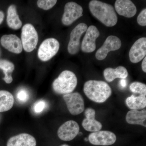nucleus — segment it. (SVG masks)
Masks as SVG:
<instances>
[{"mask_svg": "<svg viewBox=\"0 0 146 146\" xmlns=\"http://www.w3.org/2000/svg\"><path fill=\"white\" fill-rule=\"evenodd\" d=\"M89 9L92 15L106 26L113 27L117 23V16L111 5L93 0L89 2Z\"/></svg>", "mask_w": 146, "mask_h": 146, "instance_id": "1", "label": "nucleus"}, {"mask_svg": "<svg viewBox=\"0 0 146 146\" xmlns=\"http://www.w3.org/2000/svg\"><path fill=\"white\" fill-rule=\"evenodd\" d=\"M83 91L89 100L97 103L106 101L112 95L111 87L101 80H89L84 85Z\"/></svg>", "mask_w": 146, "mask_h": 146, "instance_id": "2", "label": "nucleus"}, {"mask_svg": "<svg viewBox=\"0 0 146 146\" xmlns=\"http://www.w3.org/2000/svg\"><path fill=\"white\" fill-rule=\"evenodd\" d=\"M77 83V78L74 73L72 71L65 70L54 80L52 83V89L56 94L66 95L72 93Z\"/></svg>", "mask_w": 146, "mask_h": 146, "instance_id": "3", "label": "nucleus"}, {"mask_svg": "<svg viewBox=\"0 0 146 146\" xmlns=\"http://www.w3.org/2000/svg\"><path fill=\"white\" fill-rule=\"evenodd\" d=\"M21 41L23 48L27 52H31L36 48L38 42V33L31 24H27L23 27Z\"/></svg>", "mask_w": 146, "mask_h": 146, "instance_id": "4", "label": "nucleus"}, {"mask_svg": "<svg viewBox=\"0 0 146 146\" xmlns=\"http://www.w3.org/2000/svg\"><path fill=\"white\" fill-rule=\"evenodd\" d=\"M59 48L60 44L57 39L54 38L45 39L39 47L38 57L44 62L48 61L57 53Z\"/></svg>", "mask_w": 146, "mask_h": 146, "instance_id": "5", "label": "nucleus"}, {"mask_svg": "<svg viewBox=\"0 0 146 146\" xmlns=\"http://www.w3.org/2000/svg\"><path fill=\"white\" fill-rule=\"evenodd\" d=\"M63 98L71 115H78L84 111V100L81 94L78 92L63 95Z\"/></svg>", "mask_w": 146, "mask_h": 146, "instance_id": "6", "label": "nucleus"}, {"mask_svg": "<svg viewBox=\"0 0 146 146\" xmlns=\"http://www.w3.org/2000/svg\"><path fill=\"white\" fill-rule=\"evenodd\" d=\"M83 8L81 6L74 2L65 4L62 23L65 26L70 25L78 18L83 16Z\"/></svg>", "mask_w": 146, "mask_h": 146, "instance_id": "7", "label": "nucleus"}, {"mask_svg": "<svg viewBox=\"0 0 146 146\" xmlns=\"http://www.w3.org/2000/svg\"><path fill=\"white\" fill-rule=\"evenodd\" d=\"M88 141L92 145L96 146H109L115 143L116 135L109 131H99L89 134Z\"/></svg>", "mask_w": 146, "mask_h": 146, "instance_id": "8", "label": "nucleus"}, {"mask_svg": "<svg viewBox=\"0 0 146 146\" xmlns=\"http://www.w3.org/2000/svg\"><path fill=\"white\" fill-rule=\"evenodd\" d=\"M88 28L87 25L84 23L78 25L72 31L68 43V50L70 54H76L80 48V39L82 35Z\"/></svg>", "mask_w": 146, "mask_h": 146, "instance_id": "9", "label": "nucleus"}, {"mask_svg": "<svg viewBox=\"0 0 146 146\" xmlns=\"http://www.w3.org/2000/svg\"><path fill=\"white\" fill-rule=\"evenodd\" d=\"M121 40L117 36L110 35L106 38L103 45L97 51L96 57L98 60H103L110 51L119 49L121 46Z\"/></svg>", "mask_w": 146, "mask_h": 146, "instance_id": "10", "label": "nucleus"}, {"mask_svg": "<svg viewBox=\"0 0 146 146\" xmlns=\"http://www.w3.org/2000/svg\"><path fill=\"white\" fill-rule=\"evenodd\" d=\"M79 131L78 124L75 121L70 120L65 122L59 127L58 136L62 141H70L77 136Z\"/></svg>", "mask_w": 146, "mask_h": 146, "instance_id": "11", "label": "nucleus"}, {"mask_svg": "<svg viewBox=\"0 0 146 146\" xmlns=\"http://www.w3.org/2000/svg\"><path fill=\"white\" fill-rule=\"evenodd\" d=\"M100 35V32L96 27L94 25L89 26L86 30V34L82 43V51L86 53L94 52L96 47V40Z\"/></svg>", "mask_w": 146, "mask_h": 146, "instance_id": "12", "label": "nucleus"}, {"mask_svg": "<svg viewBox=\"0 0 146 146\" xmlns=\"http://www.w3.org/2000/svg\"><path fill=\"white\" fill-rule=\"evenodd\" d=\"M146 38L141 37L133 44L129 50V59L131 63H138L145 57Z\"/></svg>", "mask_w": 146, "mask_h": 146, "instance_id": "13", "label": "nucleus"}, {"mask_svg": "<svg viewBox=\"0 0 146 146\" xmlns=\"http://www.w3.org/2000/svg\"><path fill=\"white\" fill-rule=\"evenodd\" d=\"M96 112L95 110L91 108L85 109L84 115L85 118L82 121V127L85 130L90 132L99 131L102 127L101 123L95 119Z\"/></svg>", "mask_w": 146, "mask_h": 146, "instance_id": "14", "label": "nucleus"}, {"mask_svg": "<svg viewBox=\"0 0 146 146\" xmlns=\"http://www.w3.org/2000/svg\"><path fill=\"white\" fill-rule=\"evenodd\" d=\"M1 43L6 49L13 53L19 54L23 51V47L21 40L15 35H3L1 37Z\"/></svg>", "mask_w": 146, "mask_h": 146, "instance_id": "15", "label": "nucleus"}, {"mask_svg": "<svg viewBox=\"0 0 146 146\" xmlns=\"http://www.w3.org/2000/svg\"><path fill=\"white\" fill-rule=\"evenodd\" d=\"M115 10L120 16L130 18L136 15L137 8L130 0H117L115 1Z\"/></svg>", "mask_w": 146, "mask_h": 146, "instance_id": "16", "label": "nucleus"}, {"mask_svg": "<svg viewBox=\"0 0 146 146\" xmlns=\"http://www.w3.org/2000/svg\"><path fill=\"white\" fill-rule=\"evenodd\" d=\"M7 146H36V141L30 134L22 133L9 138Z\"/></svg>", "mask_w": 146, "mask_h": 146, "instance_id": "17", "label": "nucleus"}, {"mask_svg": "<svg viewBox=\"0 0 146 146\" xmlns=\"http://www.w3.org/2000/svg\"><path fill=\"white\" fill-rule=\"evenodd\" d=\"M125 119L128 123L146 127V109L141 110H131L127 114Z\"/></svg>", "mask_w": 146, "mask_h": 146, "instance_id": "18", "label": "nucleus"}, {"mask_svg": "<svg viewBox=\"0 0 146 146\" xmlns=\"http://www.w3.org/2000/svg\"><path fill=\"white\" fill-rule=\"evenodd\" d=\"M104 75L106 80L108 82H111L116 78L124 79L128 75L127 70L125 67L120 66L116 69L108 68L104 71Z\"/></svg>", "mask_w": 146, "mask_h": 146, "instance_id": "19", "label": "nucleus"}, {"mask_svg": "<svg viewBox=\"0 0 146 146\" xmlns=\"http://www.w3.org/2000/svg\"><path fill=\"white\" fill-rule=\"evenodd\" d=\"M7 23L8 27L13 30H18L21 27L22 22L17 12L16 6L11 5L7 10Z\"/></svg>", "mask_w": 146, "mask_h": 146, "instance_id": "20", "label": "nucleus"}, {"mask_svg": "<svg viewBox=\"0 0 146 146\" xmlns=\"http://www.w3.org/2000/svg\"><path fill=\"white\" fill-rule=\"evenodd\" d=\"M125 103L127 107L131 110H142L146 107V96L139 95L136 96L132 95L127 98Z\"/></svg>", "mask_w": 146, "mask_h": 146, "instance_id": "21", "label": "nucleus"}, {"mask_svg": "<svg viewBox=\"0 0 146 146\" xmlns=\"http://www.w3.org/2000/svg\"><path fill=\"white\" fill-rule=\"evenodd\" d=\"M14 104V98L8 91L0 90V112L10 110Z\"/></svg>", "mask_w": 146, "mask_h": 146, "instance_id": "22", "label": "nucleus"}, {"mask_svg": "<svg viewBox=\"0 0 146 146\" xmlns=\"http://www.w3.org/2000/svg\"><path fill=\"white\" fill-rule=\"evenodd\" d=\"M15 69L14 64L12 62L5 59L0 60V69L2 70L5 75L3 80L6 83L10 84L13 81L11 73Z\"/></svg>", "mask_w": 146, "mask_h": 146, "instance_id": "23", "label": "nucleus"}, {"mask_svg": "<svg viewBox=\"0 0 146 146\" xmlns=\"http://www.w3.org/2000/svg\"><path fill=\"white\" fill-rule=\"evenodd\" d=\"M130 91L135 94L146 96V85L145 84L139 82H134L129 86Z\"/></svg>", "mask_w": 146, "mask_h": 146, "instance_id": "24", "label": "nucleus"}, {"mask_svg": "<svg viewBox=\"0 0 146 146\" xmlns=\"http://www.w3.org/2000/svg\"><path fill=\"white\" fill-rule=\"evenodd\" d=\"M57 2L56 0H39L37 1V5L40 9L48 10L52 8Z\"/></svg>", "mask_w": 146, "mask_h": 146, "instance_id": "25", "label": "nucleus"}, {"mask_svg": "<svg viewBox=\"0 0 146 146\" xmlns=\"http://www.w3.org/2000/svg\"><path fill=\"white\" fill-rule=\"evenodd\" d=\"M47 103L44 100H40L35 103L33 106V111L36 114L42 113L46 108Z\"/></svg>", "mask_w": 146, "mask_h": 146, "instance_id": "26", "label": "nucleus"}, {"mask_svg": "<svg viewBox=\"0 0 146 146\" xmlns=\"http://www.w3.org/2000/svg\"><path fill=\"white\" fill-rule=\"evenodd\" d=\"M17 100L21 102H26L28 100L29 94L28 92L25 89H22L19 90L16 95Z\"/></svg>", "mask_w": 146, "mask_h": 146, "instance_id": "27", "label": "nucleus"}, {"mask_svg": "<svg viewBox=\"0 0 146 146\" xmlns=\"http://www.w3.org/2000/svg\"><path fill=\"white\" fill-rule=\"evenodd\" d=\"M137 23L141 26H146V9H144L139 13L137 18Z\"/></svg>", "mask_w": 146, "mask_h": 146, "instance_id": "28", "label": "nucleus"}, {"mask_svg": "<svg viewBox=\"0 0 146 146\" xmlns=\"http://www.w3.org/2000/svg\"><path fill=\"white\" fill-rule=\"evenodd\" d=\"M142 69L144 72H146V57L143 58L142 63Z\"/></svg>", "mask_w": 146, "mask_h": 146, "instance_id": "29", "label": "nucleus"}, {"mask_svg": "<svg viewBox=\"0 0 146 146\" xmlns=\"http://www.w3.org/2000/svg\"><path fill=\"white\" fill-rule=\"evenodd\" d=\"M4 18V14L3 12L2 11H0V25L2 23Z\"/></svg>", "mask_w": 146, "mask_h": 146, "instance_id": "30", "label": "nucleus"}, {"mask_svg": "<svg viewBox=\"0 0 146 146\" xmlns=\"http://www.w3.org/2000/svg\"><path fill=\"white\" fill-rule=\"evenodd\" d=\"M121 86H123L124 87L125 86L126 84V82L125 80L124 79L122 80H121Z\"/></svg>", "mask_w": 146, "mask_h": 146, "instance_id": "31", "label": "nucleus"}, {"mask_svg": "<svg viewBox=\"0 0 146 146\" xmlns=\"http://www.w3.org/2000/svg\"><path fill=\"white\" fill-rule=\"evenodd\" d=\"M60 146H70L69 145H67V144H63V145H61Z\"/></svg>", "mask_w": 146, "mask_h": 146, "instance_id": "32", "label": "nucleus"}]
</instances>
